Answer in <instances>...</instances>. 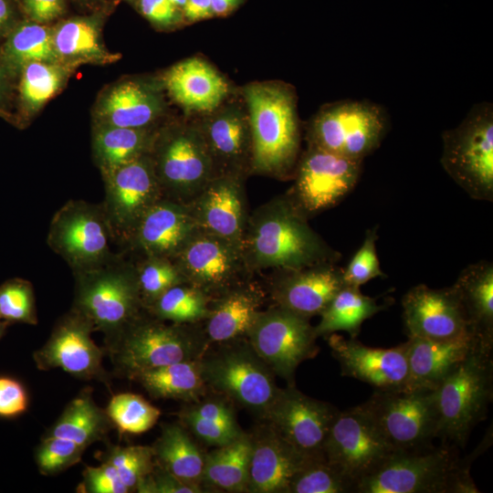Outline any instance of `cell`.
Here are the masks:
<instances>
[{"label": "cell", "instance_id": "obj_46", "mask_svg": "<svg viewBox=\"0 0 493 493\" xmlns=\"http://www.w3.org/2000/svg\"><path fill=\"white\" fill-rule=\"evenodd\" d=\"M0 319L8 325L37 324L35 291L30 281L13 278L0 285Z\"/></svg>", "mask_w": 493, "mask_h": 493}, {"label": "cell", "instance_id": "obj_61", "mask_svg": "<svg viewBox=\"0 0 493 493\" xmlns=\"http://www.w3.org/2000/svg\"><path fill=\"white\" fill-rule=\"evenodd\" d=\"M8 326L6 322L0 319V339L5 334Z\"/></svg>", "mask_w": 493, "mask_h": 493}, {"label": "cell", "instance_id": "obj_58", "mask_svg": "<svg viewBox=\"0 0 493 493\" xmlns=\"http://www.w3.org/2000/svg\"><path fill=\"white\" fill-rule=\"evenodd\" d=\"M12 18V9L6 0H0V32L9 24Z\"/></svg>", "mask_w": 493, "mask_h": 493}, {"label": "cell", "instance_id": "obj_35", "mask_svg": "<svg viewBox=\"0 0 493 493\" xmlns=\"http://www.w3.org/2000/svg\"><path fill=\"white\" fill-rule=\"evenodd\" d=\"M251 449V435L243 433L234 441L205 454L203 488L230 493L247 492Z\"/></svg>", "mask_w": 493, "mask_h": 493}, {"label": "cell", "instance_id": "obj_47", "mask_svg": "<svg viewBox=\"0 0 493 493\" xmlns=\"http://www.w3.org/2000/svg\"><path fill=\"white\" fill-rule=\"evenodd\" d=\"M85 450L71 440L44 435L36 448L35 460L43 476H56L80 462Z\"/></svg>", "mask_w": 493, "mask_h": 493}, {"label": "cell", "instance_id": "obj_50", "mask_svg": "<svg viewBox=\"0 0 493 493\" xmlns=\"http://www.w3.org/2000/svg\"><path fill=\"white\" fill-rule=\"evenodd\" d=\"M82 481L77 488L81 493H129L115 468L106 463L100 466H87L82 472Z\"/></svg>", "mask_w": 493, "mask_h": 493}, {"label": "cell", "instance_id": "obj_12", "mask_svg": "<svg viewBox=\"0 0 493 493\" xmlns=\"http://www.w3.org/2000/svg\"><path fill=\"white\" fill-rule=\"evenodd\" d=\"M362 405L393 450L425 447L437 438L434 390H374Z\"/></svg>", "mask_w": 493, "mask_h": 493}, {"label": "cell", "instance_id": "obj_60", "mask_svg": "<svg viewBox=\"0 0 493 493\" xmlns=\"http://www.w3.org/2000/svg\"><path fill=\"white\" fill-rule=\"evenodd\" d=\"M169 1L183 11V8L184 7L187 0H169Z\"/></svg>", "mask_w": 493, "mask_h": 493}, {"label": "cell", "instance_id": "obj_17", "mask_svg": "<svg viewBox=\"0 0 493 493\" xmlns=\"http://www.w3.org/2000/svg\"><path fill=\"white\" fill-rule=\"evenodd\" d=\"M105 196L101 204L114 239L128 243L143 215L163 193L150 153L102 174Z\"/></svg>", "mask_w": 493, "mask_h": 493}, {"label": "cell", "instance_id": "obj_55", "mask_svg": "<svg viewBox=\"0 0 493 493\" xmlns=\"http://www.w3.org/2000/svg\"><path fill=\"white\" fill-rule=\"evenodd\" d=\"M23 5L29 17L40 24L55 20L65 10L64 0H23Z\"/></svg>", "mask_w": 493, "mask_h": 493}, {"label": "cell", "instance_id": "obj_15", "mask_svg": "<svg viewBox=\"0 0 493 493\" xmlns=\"http://www.w3.org/2000/svg\"><path fill=\"white\" fill-rule=\"evenodd\" d=\"M188 283L210 297L238 286L249 269L243 246L197 229L173 259Z\"/></svg>", "mask_w": 493, "mask_h": 493}, {"label": "cell", "instance_id": "obj_20", "mask_svg": "<svg viewBox=\"0 0 493 493\" xmlns=\"http://www.w3.org/2000/svg\"><path fill=\"white\" fill-rule=\"evenodd\" d=\"M328 344L341 374L364 382L378 391L406 389L409 378L407 346L383 349L363 345L353 338L331 333Z\"/></svg>", "mask_w": 493, "mask_h": 493}, {"label": "cell", "instance_id": "obj_3", "mask_svg": "<svg viewBox=\"0 0 493 493\" xmlns=\"http://www.w3.org/2000/svg\"><path fill=\"white\" fill-rule=\"evenodd\" d=\"M242 93L252 136L251 172L278 178L294 173L300 149L294 89L263 81L246 85Z\"/></svg>", "mask_w": 493, "mask_h": 493}, {"label": "cell", "instance_id": "obj_62", "mask_svg": "<svg viewBox=\"0 0 493 493\" xmlns=\"http://www.w3.org/2000/svg\"><path fill=\"white\" fill-rule=\"evenodd\" d=\"M130 1H131V0H130Z\"/></svg>", "mask_w": 493, "mask_h": 493}, {"label": "cell", "instance_id": "obj_19", "mask_svg": "<svg viewBox=\"0 0 493 493\" xmlns=\"http://www.w3.org/2000/svg\"><path fill=\"white\" fill-rule=\"evenodd\" d=\"M339 410L311 398L293 385L280 389L263 419L305 457L323 456V448Z\"/></svg>", "mask_w": 493, "mask_h": 493}, {"label": "cell", "instance_id": "obj_57", "mask_svg": "<svg viewBox=\"0 0 493 493\" xmlns=\"http://www.w3.org/2000/svg\"><path fill=\"white\" fill-rule=\"evenodd\" d=\"M215 16H226L233 13L245 0H210Z\"/></svg>", "mask_w": 493, "mask_h": 493}, {"label": "cell", "instance_id": "obj_54", "mask_svg": "<svg viewBox=\"0 0 493 493\" xmlns=\"http://www.w3.org/2000/svg\"><path fill=\"white\" fill-rule=\"evenodd\" d=\"M182 411L204 419L228 425H238L230 405L224 400L217 398L195 402L184 407Z\"/></svg>", "mask_w": 493, "mask_h": 493}, {"label": "cell", "instance_id": "obj_7", "mask_svg": "<svg viewBox=\"0 0 493 493\" xmlns=\"http://www.w3.org/2000/svg\"><path fill=\"white\" fill-rule=\"evenodd\" d=\"M441 164L472 198L493 200V107L474 105L465 119L442 135Z\"/></svg>", "mask_w": 493, "mask_h": 493}, {"label": "cell", "instance_id": "obj_21", "mask_svg": "<svg viewBox=\"0 0 493 493\" xmlns=\"http://www.w3.org/2000/svg\"><path fill=\"white\" fill-rule=\"evenodd\" d=\"M197 124L205 138L216 173L245 176L252 167V136L244 102L226 100L205 113Z\"/></svg>", "mask_w": 493, "mask_h": 493}, {"label": "cell", "instance_id": "obj_51", "mask_svg": "<svg viewBox=\"0 0 493 493\" xmlns=\"http://www.w3.org/2000/svg\"><path fill=\"white\" fill-rule=\"evenodd\" d=\"M29 395L24 383L10 375H0V418L14 419L27 411Z\"/></svg>", "mask_w": 493, "mask_h": 493}, {"label": "cell", "instance_id": "obj_42", "mask_svg": "<svg viewBox=\"0 0 493 493\" xmlns=\"http://www.w3.org/2000/svg\"><path fill=\"white\" fill-rule=\"evenodd\" d=\"M355 483L324 456L306 458L292 477L288 493H354Z\"/></svg>", "mask_w": 493, "mask_h": 493}, {"label": "cell", "instance_id": "obj_44", "mask_svg": "<svg viewBox=\"0 0 493 493\" xmlns=\"http://www.w3.org/2000/svg\"><path fill=\"white\" fill-rule=\"evenodd\" d=\"M100 462L111 465L130 492L152 470L155 462L152 446L109 445L96 454Z\"/></svg>", "mask_w": 493, "mask_h": 493}, {"label": "cell", "instance_id": "obj_16", "mask_svg": "<svg viewBox=\"0 0 493 493\" xmlns=\"http://www.w3.org/2000/svg\"><path fill=\"white\" fill-rule=\"evenodd\" d=\"M393 449L362 404L339 411L323 448L325 459L355 485Z\"/></svg>", "mask_w": 493, "mask_h": 493}, {"label": "cell", "instance_id": "obj_26", "mask_svg": "<svg viewBox=\"0 0 493 493\" xmlns=\"http://www.w3.org/2000/svg\"><path fill=\"white\" fill-rule=\"evenodd\" d=\"M251 435L247 492L288 493L290 480L308 457L278 435L267 424Z\"/></svg>", "mask_w": 493, "mask_h": 493}, {"label": "cell", "instance_id": "obj_4", "mask_svg": "<svg viewBox=\"0 0 493 493\" xmlns=\"http://www.w3.org/2000/svg\"><path fill=\"white\" fill-rule=\"evenodd\" d=\"M437 438L464 447L493 397V343L479 341L434 390Z\"/></svg>", "mask_w": 493, "mask_h": 493}, {"label": "cell", "instance_id": "obj_40", "mask_svg": "<svg viewBox=\"0 0 493 493\" xmlns=\"http://www.w3.org/2000/svg\"><path fill=\"white\" fill-rule=\"evenodd\" d=\"M69 68L58 62L37 61L21 68L19 84L25 109L34 113L52 99L62 88Z\"/></svg>", "mask_w": 493, "mask_h": 493}, {"label": "cell", "instance_id": "obj_36", "mask_svg": "<svg viewBox=\"0 0 493 493\" xmlns=\"http://www.w3.org/2000/svg\"><path fill=\"white\" fill-rule=\"evenodd\" d=\"M157 130L96 124L92 149L101 174L150 153Z\"/></svg>", "mask_w": 493, "mask_h": 493}, {"label": "cell", "instance_id": "obj_32", "mask_svg": "<svg viewBox=\"0 0 493 493\" xmlns=\"http://www.w3.org/2000/svg\"><path fill=\"white\" fill-rule=\"evenodd\" d=\"M219 298L207 316L209 340L227 342L246 335L259 312L262 303L260 290L254 287L237 286Z\"/></svg>", "mask_w": 493, "mask_h": 493}, {"label": "cell", "instance_id": "obj_27", "mask_svg": "<svg viewBox=\"0 0 493 493\" xmlns=\"http://www.w3.org/2000/svg\"><path fill=\"white\" fill-rule=\"evenodd\" d=\"M479 341L483 340L472 331L448 339L409 337L405 341L409 366L406 389L435 390Z\"/></svg>", "mask_w": 493, "mask_h": 493}, {"label": "cell", "instance_id": "obj_45", "mask_svg": "<svg viewBox=\"0 0 493 493\" xmlns=\"http://www.w3.org/2000/svg\"><path fill=\"white\" fill-rule=\"evenodd\" d=\"M135 267L145 309L172 287L185 283L175 263L169 258L144 257Z\"/></svg>", "mask_w": 493, "mask_h": 493}, {"label": "cell", "instance_id": "obj_25", "mask_svg": "<svg viewBox=\"0 0 493 493\" xmlns=\"http://www.w3.org/2000/svg\"><path fill=\"white\" fill-rule=\"evenodd\" d=\"M344 285L343 268L321 263L281 270L272 292L278 307L309 319L320 315Z\"/></svg>", "mask_w": 493, "mask_h": 493}, {"label": "cell", "instance_id": "obj_22", "mask_svg": "<svg viewBox=\"0 0 493 493\" xmlns=\"http://www.w3.org/2000/svg\"><path fill=\"white\" fill-rule=\"evenodd\" d=\"M402 306L408 338L448 339L471 331L452 286L437 289L417 285L404 295Z\"/></svg>", "mask_w": 493, "mask_h": 493}, {"label": "cell", "instance_id": "obj_13", "mask_svg": "<svg viewBox=\"0 0 493 493\" xmlns=\"http://www.w3.org/2000/svg\"><path fill=\"white\" fill-rule=\"evenodd\" d=\"M309 319L277 307L259 311L246 333L248 343L276 375L293 385L298 366L319 348Z\"/></svg>", "mask_w": 493, "mask_h": 493}, {"label": "cell", "instance_id": "obj_2", "mask_svg": "<svg viewBox=\"0 0 493 493\" xmlns=\"http://www.w3.org/2000/svg\"><path fill=\"white\" fill-rule=\"evenodd\" d=\"M488 443L465 458L456 446L442 443L410 450H393L362 477L354 493H477L470 467Z\"/></svg>", "mask_w": 493, "mask_h": 493}, {"label": "cell", "instance_id": "obj_52", "mask_svg": "<svg viewBox=\"0 0 493 493\" xmlns=\"http://www.w3.org/2000/svg\"><path fill=\"white\" fill-rule=\"evenodd\" d=\"M139 493H202L204 488L182 481L157 464L136 488Z\"/></svg>", "mask_w": 493, "mask_h": 493}, {"label": "cell", "instance_id": "obj_38", "mask_svg": "<svg viewBox=\"0 0 493 493\" xmlns=\"http://www.w3.org/2000/svg\"><path fill=\"white\" fill-rule=\"evenodd\" d=\"M383 309L375 299L363 295L360 288L344 285L320 313L315 332L319 337L344 330L355 339L362 322Z\"/></svg>", "mask_w": 493, "mask_h": 493}, {"label": "cell", "instance_id": "obj_59", "mask_svg": "<svg viewBox=\"0 0 493 493\" xmlns=\"http://www.w3.org/2000/svg\"><path fill=\"white\" fill-rule=\"evenodd\" d=\"M4 92H5V75H4L3 68L0 65V101L2 100L4 97Z\"/></svg>", "mask_w": 493, "mask_h": 493}, {"label": "cell", "instance_id": "obj_10", "mask_svg": "<svg viewBox=\"0 0 493 493\" xmlns=\"http://www.w3.org/2000/svg\"><path fill=\"white\" fill-rule=\"evenodd\" d=\"M383 109L367 100L324 105L310 120L309 144L362 161L377 149L387 131Z\"/></svg>", "mask_w": 493, "mask_h": 493}, {"label": "cell", "instance_id": "obj_41", "mask_svg": "<svg viewBox=\"0 0 493 493\" xmlns=\"http://www.w3.org/2000/svg\"><path fill=\"white\" fill-rule=\"evenodd\" d=\"M208 299L197 288L181 283L166 290L146 309L162 320L191 323L207 318L210 311Z\"/></svg>", "mask_w": 493, "mask_h": 493}, {"label": "cell", "instance_id": "obj_48", "mask_svg": "<svg viewBox=\"0 0 493 493\" xmlns=\"http://www.w3.org/2000/svg\"><path fill=\"white\" fill-rule=\"evenodd\" d=\"M376 239L375 230H368L362 245L343 268L345 285L360 288L374 278L384 276L377 257Z\"/></svg>", "mask_w": 493, "mask_h": 493}, {"label": "cell", "instance_id": "obj_8", "mask_svg": "<svg viewBox=\"0 0 493 493\" xmlns=\"http://www.w3.org/2000/svg\"><path fill=\"white\" fill-rule=\"evenodd\" d=\"M182 325L141 315L106 350L115 372L133 380L146 370L198 359L201 343Z\"/></svg>", "mask_w": 493, "mask_h": 493}, {"label": "cell", "instance_id": "obj_29", "mask_svg": "<svg viewBox=\"0 0 493 493\" xmlns=\"http://www.w3.org/2000/svg\"><path fill=\"white\" fill-rule=\"evenodd\" d=\"M170 97L187 111L208 113L229 94V85L209 63L190 58L172 66L163 77Z\"/></svg>", "mask_w": 493, "mask_h": 493}, {"label": "cell", "instance_id": "obj_24", "mask_svg": "<svg viewBox=\"0 0 493 493\" xmlns=\"http://www.w3.org/2000/svg\"><path fill=\"white\" fill-rule=\"evenodd\" d=\"M197 229L186 204L163 197L141 218L128 244L144 257L173 260Z\"/></svg>", "mask_w": 493, "mask_h": 493}, {"label": "cell", "instance_id": "obj_1", "mask_svg": "<svg viewBox=\"0 0 493 493\" xmlns=\"http://www.w3.org/2000/svg\"><path fill=\"white\" fill-rule=\"evenodd\" d=\"M243 251L249 268L300 269L340 257L288 196L269 202L247 219Z\"/></svg>", "mask_w": 493, "mask_h": 493}, {"label": "cell", "instance_id": "obj_18", "mask_svg": "<svg viewBox=\"0 0 493 493\" xmlns=\"http://www.w3.org/2000/svg\"><path fill=\"white\" fill-rule=\"evenodd\" d=\"M89 321L70 309L55 324L46 343L34 351L33 360L40 371L61 369L83 381H98L110 391V377L103 367L106 351L91 338Z\"/></svg>", "mask_w": 493, "mask_h": 493}, {"label": "cell", "instance_id": "obj_37", "mask_svg": "<svg viewBox=\"0 0 493 493\" xmlns=\"http://www.w3.org/2000/svg\"><path fill=\"white\" fill-rule=\"evenodd\" d=\"M141 383L153 398L195 402L205 393L206 384L199 359L179 362L138 373Z\"/></svg>", "mask_w": 493, "mask_h": 493}, {"label": "cell", "instance_id": "obj_43", "mask_svg": "<svg viewBox=\"0 0 493 493\" xmlns=\"http://www.w3.org/2000/svg\"><path fill=\"white\" fill-rule=\"evenodd\" d=\"M105 410L120 434L145 433L157 423L161 415L157 407L132 393L113 394Z\"/></svg>", "mask_w": 493, "mask_h": 493}, {"label": "cell", "instance_id": "obj_39", "mask_svg": "<svg viewBox=\"0 0 493 493\" xmlns=\"http://www.w3.org/2000/svg\"><path fill=\"white\" fill-rule=\"evenodd\" d=\"M5 59L12 69L31 62H58L53 44V29L44 24L25 22L16 26L4 45Z\"/></svg>", "mask_w": 493, "mask_h": 493}, {"label": "cell", "instance_id": "obj_53", "mask_svg": "<svg viewBox=\"0 0 493 493\" xmlns=\"http://www.w3.org/2000/svg\"><path fill=\"white\" fill-rule=\"evenodd\" d=\"M140 12L160 27L176 26L184 21L183 11L169 0H137Z\"/></svg>", "mask_w": 493, "mask_h": 493}, {"label": "cell", "instance_id": "obj_31", "mask_svg": "<svg viewBox=\"0 0 493 493\" xmlns=\"http://www.w3.org/2000/svg\"><path fill=\"white\" fill-rule=\"evenodd\" d=\"M464 309L469 329L493 343V265L480 261L467 267L452 285Z\"/></svg>", "mask_w": 493, "mask_h": 493}, {"label": "cell", "instance_id": "obj_30", "mask_svg": "<svg viewBox=\"0 0 493 493\" xmlns=\"http://www.w3.org/2000/svg\"><path fill=\"white\" fill-rule=\"evenodd\" d=\"M53 44L58 63L69 69L81 64H110L120 58L107 49L100 24L94 17H73L53 29Z\"/></svg>", "mask_w": 493, "mask_h": 493}, {"label": "cell", "instance_id": "obj_14", "mask_svg": "<svg viewBox=\"0 0 493 493\" xmlns=\"http://www.w3.org/2000/svg\"><path fill=\"white\" fill-rule=\"evenodd\" d=\"M362 163L309 144L298 160L295 184L288 196L306 216L329 209L353 189Z\"/></svg>", "mask_w": 493, "mask_h": 493}, {"label": "cell", "instance_id": "obj_6", "mask_svg": "<svg viewBox=\"0 0 493 493\" xmlns=\"http://www.w3.org/2000/svg\"><path fill=\"white\" fill-rule=\"evenodd\" d=\"M150 155L164 198L188 204L217 174L197 122L157 130Z\"/></svg>", "mask_w": 493, "mask_h": 493}, {"label": "cell", "instance_id": "obj_11", "mask_svg": "<svg viewBox=\"0 0 493 493\" xmlns=\"http://www.w3.org/2000/svg\"><path fill=\"white\" fill-rule=\"evenodd\" d=\"M113 239L101 204L69 200L53 215L47 242L75 273L113 259L116 257L110 250Z\"/></svg>", "mask_w": 493, "mask_h": 493}, {"label": "cell", "instance_id": "obj_5", "mask_svg": "<svg viewBox=\"0 0 493 493\" xmlns=\"http://www.w3.org/2000/svg\"><path fill=\"white\" fill-rule=\"evenodd\" d=\"M75 293L71 309L104 335L108 350L144 309L136 267L119 257L108 263L74 273Z\"/></svg>", "mask_w": 493, "mask_h": 493}, {"label": "cell", "instance_id": "obj_23", "mask_svg": "<svg viewBox=\"0 0 493 493\" xmlns=\"http://www.w3.org/2000/svg\"><path fill=\"white\" fill-rule=\"evenodd\" d=\"M243 179L218 173L186 204L198 229L243 246L247 223Z\"/></svg>", "mask_w": 493, "mask_h": 493}, {"label": "cell", "instance_id": "obj_56", "mask_svg": "<svg viewBox=\"0 0 493 493\" xmlns=\"http://www.w3.org/2000/svg\"><path fill=\"white\" fill-rule=\"evenodd\" d=\"M184 21L194 23L214 17L210 0H187L183 8Z\"/></svg>", "mask_w": 493, "mask_h": 493}, {"label": "cell", "instance_id": "obj_49", "mask_svg": "<svg viewBox=\"0 0 493 493\" xmlns=\"http://www.w3.org/2000/svg\"><path fill=\"white\" fill-rule=\"evenodd\" d=\"M179 418L181 424L193 435L203 443L215 447L226 445L243 434L238 425L200 418L182 410Z\"/></svg>", "mask_w": 493, "mask_h": 493}, {"label": "cell", "instance_id": "obj_28", "mask_svg": "<svg viewBox=\"0 0 493 493\" xmlns=\"http://www.w3.org/2000/svg\"><path fill=\"white\" fill-rule=\"evenodd\" d=\"M164 100L159 89L138 80H124L110 88L99 100V125L153 129L163 116Z\"/></svg>", "mask_w": 493, "mask_h": 493}, {"label": "cell", "instance_id": "obj_34", "mask_svg": "<svg viewBox=\"0 0 493 493\" xmlns=\"http://www.w3.org/2000/svg\"><path fill=\"white\" fill-rule=\"evenodd\" d=\"M151 446L155 464L182 481L203 488L205 454L182 424L163 425L160 436Z\"/></svg>", "mask_w": 493, "mask_h": 493}, {"label": "cell", "instance_id": "obj_9", "mask_svg": "<svg viewBox=\"0 0 493 493\" xmlns=\"http://www.w3.org/2000/svg\"><path fill=\"white\" fill-rule=\"evenodd\" d=\"M199 362L206 386L261 418L280 391L275 374L248 342L226 345Z\"/></svg>", "mask_w": 493, "mask_h": 493}, {"label": "cell", "instance_id": "obj_33", "mask_svg": "<svg viewBox=\"0 0 493 493\" xmlns=\"http://www.w3.org/2000/svg\"><path fill=\"white\" fill-rule=\"evenodd\" d=\"M114 428L105 409L93 400L92 389H82L65 407L45 436L71 440L85 448L105 441Z\"/></svg>", "mask_w": 493, "mask_h": 493}]
</instances>
